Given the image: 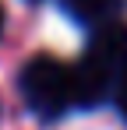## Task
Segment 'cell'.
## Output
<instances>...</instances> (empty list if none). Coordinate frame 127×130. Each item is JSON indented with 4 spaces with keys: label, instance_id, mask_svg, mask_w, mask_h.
Here are the masks:
<instances>
[{
    "label": "cell",
    "instance_id": "6da1fadb",
    "mask_svg": "<svg viewBox=\"0 0 127 130\" xmlns=\"http://www.w3.org/2000/svg\"><path fill=\"white\" fill-rule=\"evenodd\" d=\"M21 95L39 120H57L71 109V67L57 56H32L21 67Z\"/></svg>",
    "mask_w": 127,
    "mask_h": 130
},
{
    "label": "cell",
    "instance_id": "7a4b0ae2",
    "mask_svg": "<svg viewBox=\"0 0 127 130\" xmlns=\"http://www.w3.org/2000/svg\"><path fill=\"white\" fill-rule=\"evenodd\" d=\"M113 85H117V77L109 70H103L95 60L81 56L78 63L71 67V106H78V109L99 106L103 99L113 95Z\"/></svg>",
    "mask_w": 127,
    "mask_h": 130
},
{
    "label": "cell",
    "instance_id": "3957f363",
    "mask_svg": "<svg viewBox=\"0 0 127 130\" xmlns=\"http://www.w3.org/2000/svg\"><path fill=\"white\" fill-rule=\"evenodd\" d=\"M85 56L95 60L103 70H109L113 77L127 74V25L124 21H109L103 28H95Z\"/></svg>",
    "mask_w": 127,
    "mask_h": 130
},
{
    "label": "cell",
    "instance_id": "277c9868",
    "mask_svg": "<svg viewBox=\"0 0 127 130\" xmlns=\"http://www.w3.org/2000/svg\"><path fill=\"white\" fill-rule=\"evenodd\" d=\"M124 7H127V0H64V11H67L74 21L95 25V28L117 21Z\"/></svg>",
    "mask_w": 127,
    "mask_h": 130
},
{
    "label": "cell",
    "instance_id": "5b68a950",
    "mask_svg": "<svg viewBox=\"0 0 127 130\" xmlns=\"http://www.w3.org/2000/svg\"><path fill=\"white\" fill-rule=\"evenodd\" d=\"M113 106H117V112L127 120V74H120L117 85H113Z\"/></svg>",
    "mask_w": 127,
    "mask_h": 130
},
{
    "label": "cell",
    "instance_id": "8992f818",
    "mask_svg": "<svg viewBox=\"0 0 127 130\" xmlns=\"http://www.w3.org/2000/svg\"><path fill=\"white\" fill-rule=\"evenodd\" d=\"M0 32H4V11H0Z\"/></svg>",
    "mask_w": 127,
    "mask_h": 130
}]
</instances>
